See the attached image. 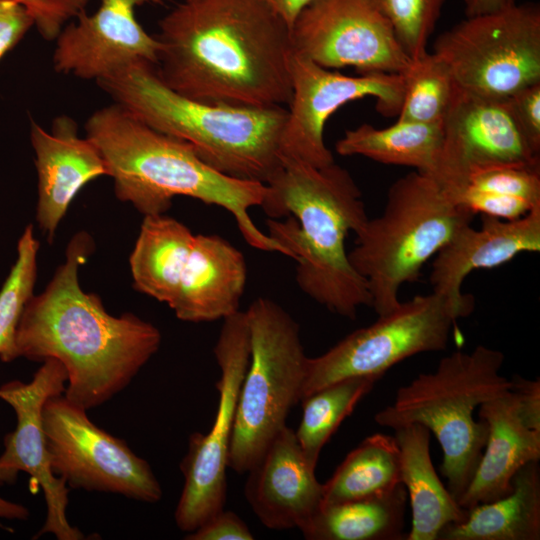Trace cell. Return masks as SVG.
I'll use <instances>...</instances> for the list:
<instances>
[{
  "instance_id": "1",
  "label": "cell",
  "mask_w": 540,
  "mask_h": 540,
  "mask_svg": "<svg viewBox=\"0 0 540 540\" xmlns=\"http://www.w3.org/2000/svg\"><path fill=\"white\" fill-rule=\"evenodd\" d=\"M155 37L158 76L187 98L241 107L291 101V29L262 0H184Z\"/></svg>"
},
{
  "instance_id": "2",
  "label": "cell",
  "mask_w": 540,
  "mask_h": 540,
  "mask_svg": "<svg viewBox=\"0 0 540 540\" xmlns=\"http://www.w3.org/2000/svg\"><path fill=\"white\" fill-rule=\"evenodd\" d=\"M93 249L87 232L71 238L65 261L25 306L14 340V359L61 362L67 372L64 396L85 410L126 388L162 340L152 323L133 313L113 316L98 295L82 290L79 268Z\"/></svg>"
},
{
  "instance_id": "3",
  "label": "cell",
  "mask_w": 540,
  "mask_h": 540,
  "mask_svg": "<svg viewBox=\"0 0 540 540\" xmlns=\"http://www.w3.org/2000/svg\"><path fill=\"white\" fill-rule=\"evenodd\" d=\"M261 205L268 235L297 263L296 282L329 311L354 319L371 307L365 279L349 261L345 240L369 219L350 173L335 162L315 167L282 157Z\"/></svg>"
},
{
  "instance_id": "4",
  "label": "cell",
  "mask_w": 540,
  "mask_h": 540,
  "mask_svg": "<svg viewBox=\"0 0 540 540\" xmlns=\"http://www.w3.org/2000/svg\"><path fill=\"white\" fill-rule=\"evenodd\" d=\"M85 131L105 161L116 197L144 216L165 214L176 196L190 197L228 211L251 247L287 255L249 215L263 204L266 184L218 172L191 145L148 126L115 102L93 112Z\"/></svg>"
},
{
  "instance_id": "5",
  "label": "cell",
  "mask_w": 540,
  "mask_h": 540,
  "mask_svg": "<svg viewBox=\"0 0 540 540\" xmlns=\"http://www.w3.org/2000/svg\"><path fill=\"white\" fill-rule=\"evenodd\" d=\"M115 103L148 126L192 146L218 172L267 184L282 165L283 106L210 104L170 89L156 66L135 60L96 80Z\"/></svg>"
},
{
  "instance_id": "6",
  "label": "cell",
  "mask_w": 540,
  "mask_h": 540,
  "mask_svg": "<svg viewBox=\"0 0 540 540\" xmlns=\"http://www.w3.org/2000/svg\"><path fill=\"white\" fill-rule=\"evenodd\" d=\"M504 354L484 345L471 352L443 357L436 370L401 386L392 405L374 416L376 423L396 429L421 424L434 434L443 451L441 473L458 500L467 489L488 437L485 421L474 419L481 404L508 392L511 381L501 374Z\"/></svg>"
},
{
  "instance_id": "7",
  "label": "cell",
  "mask_w": 540,
  "mask_h": 540,
  "mask_svg": "<svg viewBox=\"0 0 540 540\" xmlns=\"http://www.w3.org/2000/svg\"><path fill=\"white\" fill-rule=\"evenodd\" d=\"M129 264L135 289L166 303L182 321L223 320L240 311L247 263L221 236L193 234L166 214L147 215Z\"/></svg>"
},
{
  "instance_id": "8",
  "label": "cell",
  "mask_w": 540,
  "mask_h": 540,
  "mask_svg": "<svg viewBox=\"0 0 540 540\" xmlns=\"http://www.w3.org/2000/svg\"><path fill=\"white\" fill-rule=\"evenodd\" d=\"M473 217L427 173L414 171L391 185L382 214L366 221L348 252L378 316L399 305L403 284L417 281L424 264Z\"/></svg>"
},
{
  "instance_id": "9",
  "label": "cell",
  "mask_w": 540,
  "mask_h": 540,
  "mask_svg": "<svg viewBox=\"0 0 540 540\" xmlns=\"http://www.w3.org/2000/svg\"><path fill=\"white\" fill-rule=\"evenodd\" d=\"M245 312L250 340L233 426L228 467L238 474L257 462L286 427L291 408L302 399L309 357L293 317L266 297Z\"/></svg>"
},
{
  "instance_id": "10",
  "label": "cell",
  "mask_w": 540,
  "mask_h": 540,
  "mask_svg": "<svg viewBox=\"0 0 540 540\" xmlns=\"http://www.w3.org/2000/svg\"><path fill=\"white\" fill-rule=\"evenodd\" d=\"M435 53L463 90L506 99L540 82V8L511 4L469 16L438 36Z\"/></svg>"
},
{
  "instance_id": "11",
  "label": "cell",
  "mask_w": 540,
  "mask_h": 540,
  "mask_svg": "<svg viewBox=\"0 0 540 540\" xmlns=\"http://www.w3.org/2000/svg\"><path fill=\"white\" fill-rule=\"evenodd\" d=\"M458 319L448 302L433 292L400 302L371 325L309 358L302 398L348 377L381 379L392 366L413 355L446 349Z\"/></svg>"
},
{
  "instance_id": "12",
  "label": "cell",
  "mask_w": 540,
  "mask_h": 540,
  "mask_svg": "<svg viewBox=\"0 0 540 540\" xmlns=\"http://www.w3.org/2000/svg\"><path fill=\"white\" fill-rule=\"evenodd\" d=\"M43 429L53 473L73 489L120 494L155 503L162 488L149 463L125 441L93 423L63 394L48 398Z\"/></svg>"
},
{
  "instance_id": "13",
  "label": "cell",
  "mask_w": 540,
  "mask_h": 540,
  "mask_svg": "<svg viewBox=\"0 0 540 540\" xmlns=\"http://www.w3.org/2000/svg\"><path fill=\"white\" fill-rule=\"evenodd\" d=\"M214 355L221 373L216 383V416L206 434H191L188 451L180 464L184 485L174 517L177 527L186 533L223 510L226 503V471L236 405L250 358L245 312L238 311L223 319Z\"/></svg>"
},
{
  "instance_id": "14",
  "label": "cell",
  "mask_w": 540,
  "mask_h": 540,
  "mask_svg": "<svg viewBox=\"0 0 540 540\" xmlns=\"http://www.w3.org/2000/svg\"><path fill=\"white\" fill-rule=\"evenodd\" d=\"M292 97L280 139V152L315 167L335 162L323 132L328 118L348 102L374 97L384 116H397L404 98L401 74L367 73L347 76L319 66L292 52Z\"/></svg>"
},
{
  "instance_id": "15",
  "label": "cell",
  "mask_w": 540,
  "mask_h": 540,
  "mask_svg": "<svg viewBox=\"0 0 540 540\" xmlns=\"http://www.w3.org/2000/svg\"><path fill=\"white\" fill-rule=\"evenodd\" d=\"M293 51L326 69L403 74L412 59L373 0H314L291 27Z\"/></svg>"
},
{
  "instance_id": "16",
  "label": "cell",
  "mask_w": 540,
  "mask_h": 540,
  "mask_svg": "<svg viewBox=\"0 0 540 540\" xmlns=\"http://www.w3.org/2000/svg\"><path fill=\"white\" fill-rule=\"evenodd\" d=\"M67 372L56 359L43 361L32 380H14L0 386V398L15 411L16 427L4 437L0 455V483L12 484L20 472L29 474L41 486L47 506L45 522L34 538L52 534L58 540H81L84 534L66 516L69 488L51 468L42 411L46 400L63 394Z\"/></svg>"
},
{
  "instance_id": "17",
  "label": "cell",
  "mask_w": 540,
  "mask_h": 540,
  "mask_svg": "<svg viewBox=\"0 0 540 540\" xmlns=\"http://www.w3.org/2000/svg\"><path fill=\"white\" fill-rule=\"evenodd\" d=\"M443 144L434 177L451 194L479 167L540 165L517 128L506 99L473 94L457 86L442 122Z\"/></svg>"
},
{
  "instance_id": "18",
  "label": "cell",
  "mask_w": 540,
  "mask_h": 540,
  "mask_svg": "<svg viewBox=\"0 0 540 540\" xmlns=\"http://www.w3.org/2000/svg\"><path fill=\"white\" fill-rule=\"evenodd\" d=\"M97 11L81 12L56 38V71L95 81L135 61L158 62L160 44L137 22L134 8L168 0H99Z\"/></svg>"
},
{
  "instance_id": "19",
  "label": "cell",
  "mask_w": 540,
  "mask_h": 540,
  "mask_svg": "<svg viewBox=\"0 0 540 540\" xmlns=\"http://www.w3.org/2000/svg\"><path fill=\"white\" fill-rule=\"evenodd\" d=\"M479 229L461 227L435 255L429 280L458 318L473 312L474 298L461 286L474 270L503 265L524 252L540 251V206L515 220L481 215Z\"/></svg>"
},
{
  "instance_id": "20",
  "label": "cell",
  "mask_w": 540,
  "mask_h": 540,
  "mask_svg": "<svg viewBox=\"0 0 540 540\" xmlns=\"http://www.w3.org/2000/svg\"><path fill=\"white\" fill-rule=\"evenodd\" d=\"M295 431L284 427L247 471L245 498L268 529H300L320 508L323 484Z\"/></svg>"
},
{
  "instance_id": "21",
  "label": "cell",
  "mask_w": 540,
  "mask_h": 540,
  "mask_svg": "<svg viewBox=\"0 0 540 540\" xmlns=\"http://www.w3.org/2000/svg\"><path fill=\"white\" fill-rule=\"evenodd\" d=\"M30 140L38 175L36 221L51 241L78 192L108 171L98 148L79 135L69 116L56 117L49 131L32 122Z\"/></svg>"
},
{
  "instance_id": "22",
  "label": "cell",
  "mask_w": 540,
  "mask_h": 540,
  "mask_svg": "<svg viewBox=\"0 0 540 540\" xmlns=\"http://www.w3.org/2000/svg\"><path fill=\"white\" fill-rule=\"evenodd\" d=\"M478 408L479 418L488 426V437L476 471L458 500L466 510L508 495L515 474L540 459V432L522 421L510 390Z\"/></svg>"
},
{
  "instance_id": "23",
  "label": "cell",
  "mask_w": 540,
  "mask_h": 540,
  "mask_svg": "<svg viewBox=\"0 0 540 540\" xmlns=\"http://www.w3.org/2000/svg\"><path fill=\"white\" fill-rule=\"evenodd\" d=\"M400 456V479L412 512L407 540H437L448 524L464 520L462 508L440 481L430 456L429 429L408 424L394 429Z\"/></svg>"
},
{
  "instance_id": "24",
  "label": "cell",
  "mask_w": 540,
  "mask_h": 540,
  "mask_svg": "<svg viewBox=\"0 0 540 540\" xmlns=\"http://www.w3.org/2000/svg\"><path fill=\"white\" fill-rule=\"evenodd\" d=\"M538 461L524 465L513 478L512 491L476 505L464 520L446 525L441 540H539L540 473Z\"/></svg>"
},
{
  "instance_id": "25",
  "label": "cell",
  "mask_w": 540,
  "mask_h": 540,
  "mask_svg": "<svg viewBox=\"0 0 540 540\" xmlns=\"http://www.w3.org/2000/svg\"><path fill=\"white\" fill-rule=\"evenodd\" d=\"M407 500L400 484L382 496L321 505L299 530L308 540H400Z\"/></svg>"
},
{
  "instance_id": "26",
  "label": "cell",
  "mask_w": 540,
  "mask_h": 540,
  "mask_svg": "<svg viewBox=\"0 0 540 540\" xmlns=\"http://www.w3.org/2000/svg\"><path fill=\"white\" fill-rule=\"evenodd\" d=\"M443 126L396 121L387 128L362 124L347 130L336 144L342 156L360 155L388 165L412 167L434 176L441 157Z\"/></svg>"
},
{
  "instance_id": "27",
  "label": "cell",
  "mask_w": 540,
  "mask_h": 540,
  "mask_svg": "<svg viewBox=\"0 0 540 540\" xmlns=\"http://www.w3.org/2000/svg\"><path fill=\"white\" fill-rule=\"evenodd\" d=\"M400 484V456L396 440L376 433L350 451L323 484L321 505L382 496Z\"/></svg>"
},
{
  "instance_id": "28",
  "label": "cell",
  "mask_w": 540,
  "mask_h": 540,
  "mask_svg": "<svg viewBox=\"0 0 540 540\" xmlns=\"http://www.w3.org/2000/svg\"><path fill=\"white\" fill-rule=\"evenodd\" d=\"M375 376L348 377L301 399L302 417L295 435L308 460L316 466L324 445L360 400L375 386Z\"/></svg>"
},
{
  "instance_id": "29",
  "label": "cell",
  "mask_w": 540,
  "mask_h": 540,
  "mask_svg": "<svg viewBox=\"0 0 540 540\" xmlns=\"http://www.w3.org/2000/svg\"><path fill=\"white\" fill-rule=\"evenodd\" d=\"M402 75L405 90L397 121L442 123L457 89L446 64L427 51L412 60Z\"/></svg>"
},
{
  "instance_id": "30",
  "label": "cell",
  "mask_w": 540,
  "mask_h": 540,
  "mask_svg": "<svg viewBox=\"0 0 540 540\" xmlns=\"http://www.w3.org/2000/svg\"><path fill=\"white\" fill-rule=\"evenodd\" d=\"M39 246L32 225H28L18 241L17 259L0 290V359L3 362L15 360V334L24 308L34 295Z\"/></svg>"
},
{
  "instance_id": "31",
  "label": "cell",
  "mask_w": 540,
  "mask_h": 540,
  "mask_svg": "<svg viewBox=\"0 0 540 540\" xmlns=\"http://www.w3.org/2000/svg\"><path fill=\"white\" fill-rule=\"evenodd\" d=\"M373 1L412 60L427 52L428 39L440 17L444 0Z\"/></svg>"
},
{
  "instance_id": "32",
  "label": "cell",
  "mask_w": 540,
  "mask_h": 540,
  "mask_svg": "<svg viewBox=\"0 0 540 540\" xmlns=\"http://www.w3.org/2000/svg\"><path fill=\"white\" fill-rule=\"evenodd\" d=\"M464 186L540 204V165L500 164L475 168L468 173L461 187Z\"/></svg>"
},
{
  "instance_id": "33",
  "label": "cell",
  "mask_w": 540,
  "mask_h": 540,
  "mask_svg": "<svg viewBox=\"0 0 540 540\" xmlns=\"http://www.w3.org/2000/svg\"><path fill=\"white\" fill-rule=\"evenodd\" d=\"M451 199L473 215L481 214L503 220H515L528 214L540 204L526 199L461 187L449 195Z\"/></svg>"
},
{
  "instance_id": "34",
  "label": "cell",
  "mask_w": 540,
  "mask_h": 540,
  "mask_svg": "<svg viewBox=\"0 0 540 540\" xmlns=\"http://www.w3.org/2000/svg\"><path fill=\"white\" fill-rule=\"evenodd\" d=\"M23 6L32 17L40 35L56 39L68 20L85 11L88 0H0Z\"/></svg>"
},
{
  "instance_id": "35",
  "label": "cell",
  "mask_w": 540,
  "mask_h": 540,
  "mask_svg": "<svg viewBox=\"0 0 540 540\" xmlns=\"http://www.w3.org/2000/svg\"><path fill=\"white\" fill-rule=\"evenodd\" d=\"M506 101L528 148L540 157V82L518 90Z\"/></svg>"
},
{
  "instance_id": "36",
  "label": "cell",
  "mask_w": 540,
  "mask_h": 540,
  "mask_svg": "<svg viewBox=\"0 0 540 540\" xmlns=\"http://www.w3.org/2000/svg\"><path fill=\"white\" fill-rule=\"evenodd\" d=\"M248 525L233 511L224 509L211 516L194 531L187 533V540H253Z\"/></svg>"
},
{
  "instance_id": "37",
  "label": "cell",
  "mask_w": 540,
  "mask_h": 540,
  "mask_svg": "<svg viewBox=\"0 0 540 540\" xmlns=\"http://www.w3.org/2000/svg\"><path fill=\"white\" fill-rule=\"evenodd\" d=\"M32 26L33 19L23 6L0 1V60Z\"/></svg>"
},
{
  "instance_id": "38",
  "label": "cell",
  "mask_w": 540,
  "mask_h": 540,
  "mask_svg": "<svg viewBox=\"0 0 540 540\" xmlns=\"http://www.w3.org/2000/svg\"><path fill=\"white\" fill-rule=\"evenodd\" d=\"M510 391L517 401L522 421L527 427L540 432V380H528L521 376L512 377Z\"/></svg>"
},
{
  "instance_id": "39",
  "label": "cell",
  "mask_w": 540,
  "mask_h": 540,
  "mask_svg": "<svg viewBox=\"0 0 540 540\" xmlns=\"http://www.w3.org/2000/svg\"><path fill=\"white\" fill-rule=\"evenodd\" d=\"M292 27L299 13L314 0H262Z\"/></svg>"
},
{
  "instance_id": "40",
  "label": "cell",
  "mask_w": 540,
  "mask_h": 540,
  "mask_svg": "<svg viewBox=\"0 0 540 540\" xmlns=\"http://www.w3.org/2000/svg\"><path fill=\"white\" fill-rule=\"evenodd\" d=\"M466 17L490 13L505 6L506 0H463Z\"/></svg>"
},
{
  "instance_id": "41",
  "label": "cell",
  "mask_w": 540,
  "mask_h": 540,
  "mask_svg": "<svg viewBox=\"0 0 540 540\" xmlns=\"http://www.w3.org/2000/svg\"><path fill=\"white\" fill-rule=\"evenodd\" d=\"M2 484L0 483V486ZM29 510L22 504L9 501L0 496V518L8 520H26Z\"/></svg>"
},
{
  "instance_id": "42",
  "label": "cell",
  "mask_w": 540,
  "mask_h": 540,
  "mask_svg": "<svg viewBox=\"0 0 540 540\" xmlns=\"http://www.w3.org/2000/svg\"><path fill=\"white\" fill-rule=\"evenodd\" d=\"M514 3H515V0H506L507 5H511V4H514Z\"/></svg>"
}]
</instances>
